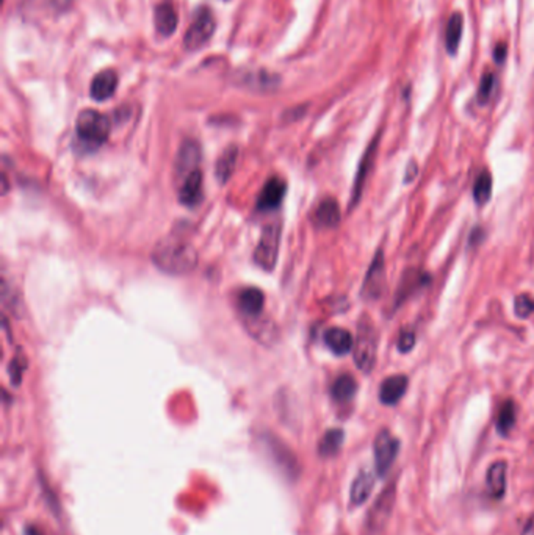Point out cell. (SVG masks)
Listing matches in <instances>:
<instances>
[{"mask_svg":"<svg viewBox=\"0 0 534 535\" xmlns=\"http://www.w3.org/2000/svg\"><path fill=\"white\" fill-rule=\"evenodd\" d=\"M356 392H358V382L350 374L339 376L331 388V395L337 402L351 401Z\"/></svg>","mask_w":534,"mask_h":535,"instance_id":"603a6c76","label":"cell"},{"mask_svg":"<svg viewBox=\"0 0 534 535\" xmlns=\"http://www.w3.org/2000/svg\"><path fill=\"white\" fill-rule=\"evenodd\" d=\"M263 304L265 296L259 288H245L238 294V308L248 318H257L263 310Z\"/></svg>","mask_w":534,"mask_h":535,"instance_id":"e0dca14e","label":"cell"},{"mask_svg":"<svg viewBox=\"0 0 534 535\" xmlns=\"http://www.w3.org/2000/svg\"><path fill=\"white\" fill-rule=\"evenodd\" d=\"M263 442L270 458L278 465V468L289 479H295L299 473V465L295 454L275 437H266Z\"/></svg>","mask_w":534,"mask_h":535,"instance_id":"ba28073f","label":"cell"},{"mask_svg":"<svg viewBox=\"0 0 534 535\" xmlns=\"http://www.w3.org/2000/svg\"><path fill=\"white\" fill-rule=\"evenodd\" d=\"M384 277H386L384 251L379 249L375 253L373 262L368 268L364 284H362V290H360L362 298L367 300L378 299L382 293V288H384Z\"/></svg>","mask_w":534,"mask_h":535,"instance_id":"52a82bcc","label":"cell"},{"mask_svg":"<svg viewBox=\"0 0 534 535\" xmlns=\"http://www.w3.org/2000/svg\"><path fill=\"white\" fill-rule=\"evenodd\" d=\"M375 477L368 470H362L351 484L350 499L353 506H362L370 498V493L373 490Z\"/></svg>","mask_w":534,"mask_h":535,"instance_id":"44dd1931","label":"cell"},{"mask_svg":"<svg viewBox=\"0 0 534 535\" xmlns=\"http://www.w3.org/2000/svg\"><path fill=\"white\" fill-rule=\"evenodd\" d=\"M376 147H378V136L372 141L368 149L365 150L364 157H362L358 174H356V180H354V187H353V196H351V205L350 207H356L359 202V199L362 196V190H364V185L367 180V176L370 173V168H372L373 160H375V154H376Z\"/></svg>","mask_w":534,"mask_h":535,"instance_id":"9a60e30c","label":"cell"},{"mask_svg":"<svg viewBox=\"0 0 534 535\" xmlns=\"http://www.w3.org/2000/svg\"><path fill=\"white\" fill-rule=\"evenodd\" d=\"M285 190H287V185L282 178L279 177L270 178V180L265 183L262 193H260L259 196L257 207L263 211L275 210L276 207H279V204L282 202V199L285 196Z\"/></svg>","mask_w":534,"mask_h":535,"instance_id":"4fadbf2b","label":"cell"},{"mask_svg":"<svg viewBox=\"0 0 534 535\" xmlns=\"http://www.w3.org/2000/svg\"><path fill=\"white\" fill-rule=\"evenodd\" d=\"M483 239V232L481 229H475L474 232H471V237H470V243L471 244H478L479 242Z\"/></svg>","mask_w":534,"mask_h":535,"instance_id":"e575fe53","label":"cell"},{"mask_svg":"<svg viewBox=\"0 0 534 535\" xmlns=\"http://www.w3.org/2000/svg\"><path fill=\"white\" fill-rule=\"evenodd\" d=\"M245 85L249 88H259V89H268L275 88L278 85V75H273L268 72H249L245 75Z\"/></svg>","mask_w":534,"mask_h":535,"instance_id":"83f0119b","label":"cell"},{"mask_svg":"<svg viewBox=\"0 0 534 535\" xmlns=\"http://www.w3.org/2000/svg\"><path fill=\"white\" fill-rule=\"evenodd\" d=\"M25 535H43V532H41L38 527L35 526H27L25 527Z\"/></svg>","mask_w":534,"mask_h":535,"instance_id":"8d00e7d4","label":"cell"},{"mask_svg":"<svg viewBox=\"0 0 534 535\" xmlns=\"http://www.w3.org/2000/svg\"><path fill=\"white\" fill-rule=\"evenodd\" d=\"M417 174H419V168H417V164H415V161H410V164H409V168L406 169V176H405V182L408 183V182H412L414 180V178L417 177Z\"/></svg>","mask_w":534,"mask_h":535,"instance_id":"1f68e13d","label":"cell"},{"mask_svg":"<svg viewBox=\"0 0 534 535\" xmlns=\"http://www.w3.org/2000/svg\"><path fill=\"white\" fill-rule=\"evenodd\" d=\"M280 244V224L271 223L266 225L260 237V242L254 252L256 263L265 271H271L278 262Z\"/></svg>","mask_w":534,"mask_h":535,"instance_id":"5b68a950","label":"cell"},{"mask_svg":"<svg viewBox=\"0 0 534 535\" xmlns=\"http://www.w3.org/2000/svg\"><path fill=\"white\" fill-rule=\"evenodd\" d=\"M375 462L376 471L379 476H384L386 473L392 468L396 456L400 451V440L393 437L387 429H382L375 438Z\"/></svg>","mask_w":534,"mask_h":535,"instance_id":"8992f818","label":"cell"},{"mask_svg":"<svg viewBox=\"0 0 534 535\" xmlns=\"http://www.w3.org/2000/svg\"><path fill=\"white\" fill-rule=\"evenodd\" d=\"M506 53H508V51H506L504 44H498L497 49L494 51V58L497 63H503L504 58H506Z\"/></svg>","mask_w":534,"mask_h":535,"instance_id":"d6a6232c","label":"cell"},{"mask_svg":"<svg viewBox=\"0 0 534 535\" xmlns=\"http://www.w3.org/2000/svg\"><path fill=\"white\" fill-rule=\"evenodd\" d=\"M154 22L157 32H159L162 37H171L176 32L177 24H179V15H177V10L169 0H165V2L157 5L154 13Z\"/></svg>","mask_w":534,"mask_h":535,"instance_id":"5bb4252c","label":"cell"},{"mask_svg":"<svg viewBox=\"0 0 534 535\" xmlns=\"http://www.w3.org/2000/svg\"><path fill=\"white\" fill-rule=\"evenodd\" d=\"M378 352V333L373 321L362 317L358 324V338L354 343V362L360 371L372 373Z\"/></svg>","mask_w":534,"mask_h":535,"instance_id":"7a4b0ae2","label":"cell"},{"mask_svg":"<svg viewBox=\"0 0 534 535\" xmlns=\"http://www.w3.org/2000/svg\"><path fill=\"white\" fill-rule=\"evenodd\" d=\"M237 160H238V150L235 146H230V147L226 149L224 152L221 154L220 159H218L216 177L221 183L229 180V177L235 171Z\"/></svg>","mask_w":534,"mask_h":535,"instance_id":"484cf974","label":"cell"},{"mask_svg":"<svg viewBox=\"0 0 534 535\" xmlns=\"http://www.w3.org/2000/svg\"><path fill=\"white\" fill-rule=\"evenodd\" d=\"M75 130L82 143L88 146H100L110 133V121L96 110H84L75 122Z\"/></svg>","mask_w":534,"mask_h":535,"instance_id":"3957f363","label":"cell"},{"mask_svg":"<svg viewBox=\"0 0 534 535\" xmlns=\"http://www.w3.org/2000/svg\"><path fill=\"white\" fill-rule=\"evenodd\" d=\"M514 312L519 318H528L534 312V299L528 294H520L514 300Z\"/></svg>","mask_w":534,"mask_h":535,"instance_id":"f546056e","label":"cell"},{"mask_svg":"<svg viewBox=\"0 0 534 535\" xmlns=\"http://www.w3.org/2000/svg\"><path fill=\"white\" fill-rule=\"evenodd\" d=\"M415 346V333L412 331H408V329H405L400 333V338H398V351L406 354V352H410Z\"/></svg>","mask_w":534,"mask_h":535,"instance_id":"4dcf8cb0","label":"cell"},{"mask_svg":"<svg viewBox=\"0 0 534 535\" xmlns=\"http://www.w3.org/2000/svg\"><path fill=\"white\" fill-rule=\"evenodd\" d=\"M494 86H495L494 74L486 72L481 77V80H479V88H478L479 104H488L492 93H494Z\"/></svg>","mask_w":534,"mask_h":535,"instance_id":"f1b7e54d","label":"cell"},{"mask_svg":"<svg viewBox=\"0 0 534 535\" xmlns=\"http://www.w3.org/2000/svg\"><path fill=\"white\" fill-rule=\"evenodd\" d=\"M202 173L200 169L193 171L187 177L181 180L179 185V201L187 205V207H195V205L202 201Z\"/></svg>","mask_w":534,"mask_h":535,"instance_id":"8fae6325","label":"cell"},{"mask_svg":"<svg viewBox=\"0 0 534 535\" xmlns=\"http://www.w3.org/2000/svg\"><path fill=\"white\" fill-rule=\"evenodd\" d=\"M345 434L341 429H330L326 434L321 437L318 443V452L323 457H332L340 451L341 444H344Z\"/></svg>","mask_w":534,"mask_h":535,"instance_id":"d4e9b609","label":"cell"},{"mask_svg":"<svg viewBox=\"0 0 534 535\" xmlns=\"http://www.w3.org/2000/svg\"><path fill=\"white\" fill-rule=\"evenodd\" d=\"M325 343L335 355H345L354 348L353 335L341 327H331L325 332Z\"/></svg>","mask_w":534,"mask_h":535,"instance_id":"ffe728a7","label":"cell"},{"mask_svg":"<svg viewBox=\"0 0 534 535\" xmlns=\"http://www.w3.org/2000/svg\"><path fill=\"white\" fill-rule=\"evenodd\" d=\"M506 473H508V463L504 461L494 462L488 470L486 476V485H488L489 495L494 499H502L506 493Z\"/></svg>","mask_w":534,"mask_h":535,"instance_id":"ac0fdd59","label":"cell"},{"mask_svg":"<svg viewBox=\"0 0 534 535\" xmlns=\"http://www.w3.org/2000/svg\"><path fill=\"white\" fill-rule=\"evenodd\" d=\"M118 88V75L115 71H102L91 81L90 94L94 100H107L116 93Z\"/></svg>","mask_w":534,"mask_h":535,"instance_id":"2e32d148","label":"cell"},{"mask_svg":"<svg viewBox=\"0 0 534 535\" xmlns=\"http://www.w3.org/2000/svg\"><path fill=\"white\" fill-rule=\"evenodd\" d=\"M409 387V379L405 374L389 376L382 381L379 387V401L384 406H395L401 401V397L406 395Z\"/></svg>","mask_w":534,"mask_h":535,"instance_id":"30bf717a","label":"cell"},{"mask_svg":"<svg viewBox=\"0 0 534 535\" xmlns=\"http://www.w3.org/2000/svg\"><path fill=\"white\" fill-rule=\"evenodd\" d=\"M47 2H49L56 10H65L70 6L72 0H47Z\"/></svg>","mask_w":534,"mask_h":535,"instance_id":"836d02e7","label":"cell"},{"mask_svg":"<svg viewBox=\"0 0 534 535\" xmlns=\"http://www.w3.org/2000/svg\"><path fill=\"white\" fill-rule=\"evenodd\" d=\"M201 161V149L200 144L193 140H187L182 143V146L176 157V176L179 180H183L193 171L200 169L197 164Z\"/></svg>","mask_w":534,"mask_h":535,"instance_id":"9c48e42d","label":"cell"},{"mask_svg":"<svg viewBox=\"0 0 534 535\" xmlns=\"http://www.w3.org/2000/svg\"><path fill=\"white\" fill-rule=\"evenodd\" d=\"M464 30V16L462 13H455L450 18L447 25V33H445V46H447V52L450 55H456L457 49H460L461 38Z\"/></svg>","mask_w":534,"mask_h":535,"instance_id":"7402d4cb","label":"cell"},{"mask_svg":"<svg viewBox=\"0 0 534 535\" xmlns=\"http://www.w3.org/2000/svg\"><path fill=\"white\" fill-rule=\"evenodd\" d=\"M516 420H517L516 402L512 399L504 401L502 404V407H500L498 415H497V432L498 434L503 435V437L508 435L509 432L512 430V428H514Z\"/></svg>","mask_w":534,"mask_h":535,"instance_id":"cb8c5ba5","label":"cell"},{"mask_svg":"<svg viewBox=\"0 0 534 535\" xmlns=\"http://www.w3.org/2000/svg\"><path fill=\"white\" fill-rule=\"evenodd\" d=\"M215 18L211 15L210 8L202 6L196 11L193 22L183 37V46L188 51H196L202 47L211 38L215 32Z\"/></svg>","mask_w":534,"mask_h":535,"instance_id":"277c9868","label":"cell"},{"mask_svg":"<svg viewBox=\"0 0 534 535\" xmlns=\"http://www.w3.org/2000/svg\"><path fill=\"white\" fill-rule=\"evenodd\" d=\"M393 503H395V485H389L384 490V493H381L378 501L373 507L372 513H370V520H368V526L373 527V529H381L387 518L390 517V512L393 509Z\"/></svg>","mask_w":534,"mask_h":535,"instance_id":"7c38bea8","label":"cell"},{"mask_svg":"<svg viewBox=\"0 0 534 535\" xmlns=\"http://www.w3.org/2000/svg\"><path fill=\"white\" fill-rule=\"evenodd\" d=\"M522 535H534V515L528 520V523L525 524Z\"/></svg>","mask_w":534,"mask_h":535,"instance_id":"d590c367","label":"cell"},{"mask_svg":"<svg viewBox=\"0 0 534 535\" xmlns=\"http://www.w3.org/2000/svg\"><path fill=\"white\" fill-rule=\"evenodd\" d=\"M152 262L169 274H187L195 270L197 253L193 246L179 238H167L155 246Z\"/></svg>","mask_w":534,"mask_h":535,"instance_id":"6da1fadb","label":"cell"},{"mask_svg":"<svg viewBox=\"0 0 534 535\" xmlns=\"http://www.w3.org/2000/svg\"><path fill=\"white\" fill-rule=\"evenodd\" d=\"M492 196V174L488 169H483L478 174L474 185V199L478 205H486Z\"/></svg>","mask_w":534,"mask_h":535,"instance_id":"4316f807","label":"cell"},{"mask_svg":"<svg viewBox=\"0 0 534 535\" xmlns=\"http://www.w3.org/2000/svg\"><path fill=\"white\" fill-rule=\"evenodd\" d=\"M315 224L321 229H334L340 223V207L334 197H326L315 210Z\"/></svg>","mask_w":534,"mask_h":535,"instance_id":"d6986e66","label":"cell"}]
</instances>
